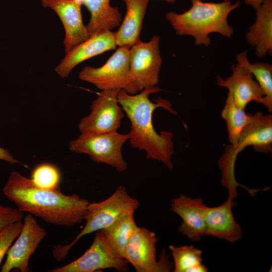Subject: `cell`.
Returning <instances> with one entry per match:
<instances>
[{
    "instance_id": "cell-26",
    "label": "cell",
    "mask_w": 272,
    "mask_h": 272,
    "mask_svg": "<svg viewBox=\"0 0 272 272\" xmlns=\"http://www.w3.org/2000/svg\"><path fill=\"white\" fill-rule=\"evenodd\" d=\"M23 225V220L14 222L0 232V265L14 240L19 236Z\"/></svg>"
},
{
    "instance_id": "cell-20",
    "label": "cell",
    "mask_w": 272,
    "mask_h": 272,
    "mask_svg": "<svg viewBox=\"0 0 272 272\" xmlns=\"http://www.w3.org/2000/svg\"><path fill=\"white\" fill-rule=\"evenodd\" d=\"M82 3L90 13L87 26L91 35L103 31H112L120 25L121 14L118 7L110 5V0H83Z\"/></svg>"
},
{
    "instance_id": "cell-12",
    "label": "cell",
    "mask_w": 272,
    "mask_h": 272,
    "mask_svg": "<svg viewBox=\"0 0 272 272\" xmlns=\"http://www.w3.org/2000/svg\"><path fill=\"white\" fill-rule=\"evenodd\" d=\"M23 220L22 230L7 253L6 259L1 268L2 272H10L13 269L28 271L30 257L47 234L32 215L27 214Z\"/></svg>"
},
{
    "instance_id": "cell-11",
    "label": "cell",
    "mask_w": 272,
    "mask_h": 272,
    "mask_svg": "<svg viewBox=\"0 0 272 272\" xmlns=\"http://www.w3.org/2000/svg\"><path fill=\"white\" fill-rule=\"evenodd\" d=\"M158 238L148 229L136 226L127 245L124 259L137 272L170 271L172 264L165 252L157 260L156 245Z\"/></svg>"
},
{
    "instance_id": "cell-25",
    "label": "cell",
    "mask_w": 272,
    "mask_h": 272,
    "mask_svg": "<svg viewBox=\"0 0 272 272\" xmlns=\"http://www.w3.org/2000/svg\"><path fill=\"white\" fill-rule=\"evenodd\" d=\"M30 178L37 186L43 189H51L59 187L61 175L55 166L43 163L34 169Z\"/></svg>"
},
{
    "instance_id": "cell-30",
    "label": "cell",
    "mask_w": 272,
    "mask_h": 272,
    "mask_svg": "<svg viewBox=\"0 0 272 272\" xmlns=\"http://www.w3.org/2000/svg\"><path fill=\"white\" fill-rule=\"evenodd\" d=\"M168 3H173L175 2V0H162Z\"/></svg>"
},
{
    "instance_id": "cell-3",
    "label": "cell",
    "mask_w": 272,
    "mask_h": 272,
    "mask_svg": "<svg viewBox=\"0 0 272 272\" xmlns=\"http://www.w3.org/2000/svg\"><path fill=\"white\" fill-rule=\"evenodd\" d=\"M191 6L188 10L179 14L168 12L165 18L180 36H191L196 46H210L209 35L219 33L230 38L234 29L228 22L229 14L240 6L239 1L232 3L230 0L222 2H204L201 0H189Z\"/></svg>"
},
{
    "instance_id": "cell-28",
    "label": "cell",
    "mask_w": 272,
    "mask_h": 272,
    "mask_svg": "<svg viewBox=\"0 0 272 272\" xmlns=\"http://www.w3.org/2000/svg\"><path fill=\"white\" fill-rule=\"evenodd\" d=\"M0 160L4 161L11 165L19 163V161L15 159L9 151L1 147Z\"/></svg>"
},
{
    "instance_id": "cell-9",
    "label": "cell",
    "mask_w": 272,
    "mask_h": 272,
    "mask_svg": "<svg viewBox=\"0 0 272 272\" xmlns=\"http://www.w3.org/2000/svg\"><path fill=\"white\" fill-rule=\"evenodd\" d=\"M96 232L90 247L80 257L49 272H93L114 268L120 272L128 270V262L119 256L110 246L103 229Z\"/></svg>"
},
{
    "instance_id": "cell-18",
    "label": "cell",
    "mask_w": 272,
    "mask_h": 272,
    "mask_svg": "<svg viewBox=\"0 0 272 272\" xmlns=\"http://www.w3.org/2000/svg\"><path fill=\"white\" fill-rule=\"evenodd\" d=\"M256 11V20L246 33L248 43L260 58L272 54V0H264Z\"/></svg>"
},
{
    "instance_id": "cell-14",
    "label": "cell",
    "mask_w": 272,
    "mask_h": 272,
    "mask_svg": "<svg viewBox=\"0 0 272 272\" xmlns=\"http://www.w3.org/2000/svg\"><path fill=\"white\" fill-rule=\"evenodd\" d=\"M116 47L114 32L103 31L91 35L88 39L65 53L55 67V72L61 78H66L80 63L107 51L115 49Z\"/></svg>"
},
{
    "instance_id": "cell-2",
    "label": "cell",
    "mask_w": 272,
    "mask_h": 272,
    "mask_svg": "<svg viewBox=\"0 0 272 272\" xmlns=\"http://www.w3.org/2000/svg\"><path fill=\"white\" fill-rule=\"evenodd\" d=\"M161 90L159 87L155 86L131 95L120 90L117 99L130 122V129L128 133L130 146L145 151L147 159L158 161L172 169V158L174 153L173 133L167 130L159 133L153 123V114L158 108H164L176 114L169 100L160 97L155 102L150 100V95Z\"/></svg>"
},
{
    "instance_id": "cell-4",
    "label": "cell",
    "mask_w": 272,
    "mask_h": 272,
    "mask_svg": "<svg viewBox=\"0 0 272 272\" xmlns=\"http://www.w3.org/2000/svg\"><path fill=\"white\" fill-rule=\"evenodd\" d=\"M252 146L257 152L264 154L272 152V115H264L256 112L251 115L249 121L242 130L235 147L228 146L218 161L221 171V183L229 193L237 192L241 187L235 176V166L237 157L245 148Z\"/></svg>"
},
{
    "instance_id": "cell-1",
    "label": "cell",
    "mask_w": 272,
    "mask_h": 272,
    "mask_svg": "<svg viewBox=\"0 0 272 272\" xmlns=\"http://www.w3.org/2000/svg\"><path fill=\"white\" fill-rule=\"evenodd\" d=\"M5 196L20 211L56 226L72 227L85 220L89 201L74 193L65 195L60 187L40 188L16 171H12L3 189Z\"/></svg>"
},
{
    "instance_id": "cell-15",
    "label": "cell",
    "mask_w": 272,
    "mask_h": 272,
    "mask_svg": "<svg viewBox=\"0 0 272 272\" xmlns=\"http://www.w3.org/2000/svg\"><path fill=\"white\" fill-rule=\"evenodd\" d=\"M206 207L200 198L180 194L172 199L171 210L182 219L178 230L182 235L194 241L206 235Z\"/></svg>"
},
{
    "instance_id": "cell-22",
    "label": "cell",
    "mask_w": 272,
    "mask_h": 272,
    "mask_svg": "<svg viewBox=\"0 0 272 272\" xmlns=\"http://www.w3.org/2000/svg\"><path fill=\"white\" fill-rule=\"evenodd\" d=\"M137 226L134 214L131 213L103 229L110 246L119 256L124 258L129 240Z\"/></svg>"
},
{
    "instance_id": "cell-23",
    "label": "cell",
    "mask_w": 272,
    "mask_h": 272,
    "mask_svg": "<svg viewBox=\"0 0 272 272\" xmlns=\"http://www.w3.org/2000/svg\"><path fill=\"white\" fill-rule=\"evenodd\" d=\"M251 113H246L235 103L231 94L228 92L221 116L227 124L228 141L235 147L239 135L246 124L249 121Z\"/></svg>"
},
{
    "instance_id": "cell-17",
    "label": "cell",
    "mask_w": 272,
    "mask_h": 272,
    "mask_svg": "<svg viewBox=\"0 0 272 272\" xmlns=\"http://www.w3.org/2000/svg\"><path fill=\"white\" fill-rule=\"evenodd\" d=\"M235 205L233 199L227 198L220 206H207L205 214L206 235L225 239L232 243L238 241L242 238V228L236 222L232 213V208Z\"/></svg>"
},
{
    "instance_id": "cell-29",
    "label": "cell",
    "mask_w": 272,
    "mask_h": 272,
    "mask_svg": "<svg viewBox=\"0 0 272 272\" xmlns=\"http://www.w3.org/2000/svg\"><path fill=\"white\" fill-rule=\"evenodd\" d=\"M245 3L251 6L252 8L256 9L262 3L264 0H244Z\"/></svg>"
},
{
    "instance_id": "cell-16",
    "label": "cell",
    "mask_w": 272,
    "mask_h": 272,
    "mask_svg": "<svg viewBox=\"0 0 272 272\" xmlns=\"http://www.w3.org/2000/svg\"><path fill=\"white\" fill-rule=\"evenodd\" d=\"M232 74L226 79L217 75V84L227 88L231 94L236 105L245 110L249 103L264 96L258 83L251 73L245 67L237 62L232 65Z\"/></svg>"
},
{
    "instance_id": "cell-27",
    "label": "cell",
    "mask_w": 272,
    "mask_h": 272,
    "mask_svg": "<svg viewBox=\"0 0 272 272\" xmlns=\"http://www.w3.org/2000/svg\"><path fill=\"white\" fill-rule=\"evenodd\" d=\"M24 218V213L18 209L0 205V232L9 224Z\"/></svg>"
},
{
    "instance_id": "cell-13",
    "label": "cell",
    "mask_w": 272,
    "mask_h": 272,
    "mask_svg": "<svg viewBox=\"0 0 272 272\" xmlns=\"http://www.w3.org/2000/svg\"><path fill=\"white\" fill-rule=\"evenodd\" d=\"M41 3L44 8L53 10L63 25L65 53L91 36L83 21L81 0H41Z\"/></svg>"
},
{
    "instance_id": "cell-6",
    "label": "cell",
    "mask_w": 272,
    "mask_h": 272,
    "mask_svg": "<svg viewBox=\"0 0 272 272\" xmlns=\"http://www.w3.org/2000/svg\"><path fill=\"white\" fill-rule=\"evenodd\" d=\"M160 38L153 36L148 42L141 40L129 48L130 83L127 93L133 95L157 86L162 64Z\"/></svg>"
},
{
    "instance_id": "cell-10",
    "label": "cell",
    "mask_w": 272,
    "mask_h": 272,
    "mask_svg": "<svg viewBox=\"0 0 272 272\" xmlns=\"http://www.w3.org/2000/svg\"><path fill=\"white\" fill-rule=\"evenodd\" d=\"M120 90H104L92 101L89 114L80 120V134L86 135L117 131L124 117L117 94Z\"/></svg>"
},
{
    "instance_id": "cell-7",
    "label": "cell",
    "mask_w": 272,
    "mask_h": 272,
    "mask_svg": "<svg viewBox=\"0 0 272 272\" xmlns=\"http://www.w3.org/2000/svg\"><path fill=\"white\" fill-rule=\"evenodd\" d=\"M128 139V133H120L117 131L80 134L70 142L69 150L74 153L86 154L94 162L123 172L127 169V163L123 159L122 148Z\"/></svg>"
},
{
    "instance_id": "cell-21",
    "label": "cell",
    "mask_w": 272,
    "mask_h": 272,
    "mask_svg": "<svg viewBox=\"0 0 272 272\" xmlns=\"http://www.w3.org/2000/svg\"><path fill=\"white\" fill-rule=\"evenodd\" d=\"M237 62L247 68L255 78L264 96L256 102L264 105L269 112H272V65L268 63H251L248 59L247 51H244L236 56Z\"/></svg>"
},
{
    "instance_id": "cell-19",
    "label": "cell",
    "mask_w": 272,
    "mask_h": 272,
    "mask_svg": "<svg viewBox=\"0 0 272 272\" xmlns=\"http://www.w3.org/2000/svg\"><path fill=\"white\" fill-rule=\"evenodd\" d=\"M125 4V16L115 34L116 45L131 47L138 42L143 22L150 0H123Z\"/></svg>"
},
{
    "instance_id": "cell-8",
    "label": "cell",
    "mask_w": 272,
    "mask_h": 272,
    "mask_svg": "<svg viewBox=\"0 0 272 272\" xmlns=\"http://www.w3.org/2000/svg\"><path fill=\"white\" fill-rule=\"evenodd\" d=\"M129 48L119 47L100 67L85 66L79 74V79L101 91L118 89L127 92L130 83Z\"/></svg>"
},
{
    "instance_id": "cell-24",
    "label": "cell",
    "mask_w": 272,
    "mask_h": 272,
    "mask_svg": "<svg viewBox=\"0 0 272 272\" xmlns=\"http://www.w3.org/2000/svg\"><path fill=\"white\" fill-rule=\"evenodd\" d=\"M174 261V272H207L202 264V251L193 245L169 247Z\"/></svg>"
},
{
    "instance_id": "cell-5",
    "label": "cell",
    "mask_w": 272,
    "mask_h": 272,
    "mask_svg": "<svg viewBox=\"0 0 272 272\" xmlns=\"http://www.w3.org/2000/svg\"><path fill=\"white\" fill-rule=\"evenodd\" d=\"M139 205L138 200L131 197L123 185L117 186L113 194L106 199L90 202L85 217V226L71 243L60 246V251L66 254L81 238L109 227L126 215L134 214Z\"/></svg>"
}]
</instances>
